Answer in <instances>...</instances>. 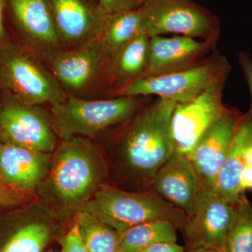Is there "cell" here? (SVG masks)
Returning a JSON list of instances; mask_svg holds the SVG:
<instances>
[{
	"label": "cell",
	"mask_w": 252,
	"mask_h": 252,
	"mask_svg": "<svg viewBox=\"0 0 252 252\" xmlns=\"http://www.w3.org/2000/svg\"><path fill=\"white\" fill-rule=\"evenodd\" d=\"M176 104L158 98L92 140L103 155L109 183L129 191L151 190L154 176L175 151L171 124Z\"/></svg>",
	"instance_id": "obj_1"
},
{
	"label": "cell",
	"mask_w": 252,
	"mask_h": 252,
	"mask_svg": "<svg viewBox=\"0 0 252 252\" xmlns=\"http://www.w3.org/2000/svg\"><path fill=\"white\" fill-rule=\"evenodd\" d=\"M51 154L49 172L35 194L67 230L83 207L109 183L108 169L100 149L87 137L61 140Z\"/></svg>",
	"instance_id": "obj_2"
},
{
	"label": "cell",
	"mask_w": 252,
	"mask_h": 252,
	"mask_svg": "<svg viewBox=\"0 0 252 252\" xmlns=\"http://www.w3.org/2000/svg\"><path fill=\"white\" fill-rule=\"evenodd\" d=\"M58 251H59V250H56L54 247H52V248H49L46 252H57Z\"/></svg>",
	"instance_id": "obj_34"
},
{
	"label": "cell",
	"mask_w": 252,
	"mask_h": 252,
	"mask_svg": "<svg viewBox=\"0 0 252 252\" xmlns=\"http://www.w3.org/2000/svg\"><path fill=\"white\" fill-rule=\"evenodd\" d=\"M142 13V32L149 38L173 34L218 40V18L193 0H145Z\"/></svg>",
	"instance_id": "obj_7"
},
{
	"label": "cell",
	"mask_w": 252,
	"mask_h": 252,
	"mask_svg": "<svg viewBox=\"0 0 252 252\" xmlns=\"http://www.w3.org/2000/svg\"><path fill=\"white\" fill-rule=\"evenodd\" d=\"M149 39L147 34L142 33L123 46L107 63V79L119 86L117 91L145 75L149 63Z\"/></svg>",
	"instance_id": "obj_20"
},
{
	"label": "cell",
	"mask_w": 252,
	"mask_h": 252,
	"mask_svg": "<svg viewBox=\"0 0 252 252\" xmlns=\"http://www.w3.org/2000/svg\"><path fill=\"white\" fill-rule=\"evenodd\" d=\"M18 30V42L32 51L50 56L61 39L48 0H8Z\"/></svg>",
	"instance_id": "obj_13"
},
{
	"label": "cell",
	"mask_w": 252,
	"mask_h": 252,
	"mask_svg": "<svg viewBox=\"0 0 252 252\" xmlns=\"http://www.w3.org/2000/svg\"><path fill=\"white\" fill-rule=\"evenodd\" d=\"M222 252H252V205L248 199L237 208Z\"/></svg>",
	"instance_id": "obj_24"
},
{
	"label": "cell",
	"mask_w": 252,
	"mask_h": 252,
	"mask_svg": "<svg viewBox=\"0 0 252 252\" xmlns=\"http://www.w3.org/2000/svg\"><path fill=\"white\" fill-rule=\"evenodd\" d=\"M36 200L38 199L35 194L15 188L0 176V209L21 206Z\"/></svg>",
	"instance_id": "obj_25"
},
{
	"label": "cell",
	"mask_w": 252,
	"mask_h": 252,
	"mask_svg": "<svg viewBox=\"0 0 252 252\" xmlns=\"http://www.w3.org/2000/svg\"><path fill=\"white\" fill-rule=\"evenodd\" d=\"M51 56L53 74L61 86L70 91L86 89L107 64L99 36L77 49L57 51Z\"/></svg>",
	"instance_id": "obj_17"
},
{
	"label": "cell",
	"mask_w": 252,
	"mask_h": 252,
	"mask_svg": "<svg viewBox=\"0 0 252 252\" xmlns=\"http://www.w3.org/2000/svg\"><path fill=\"white\" fill-rule=\"evenodd\" d=\"M51 154L0 142V176L15 188L35 194L49 172Z\"/></svg>",
	"instance_id": "obj_18"
},
{
	"label": "cell",
	"mask_w": 252,
	"mask_h": 252,
	"mask_svg": "<svg viewBox=\"0 0 252 252\" xmlns=\"http://www.w3.org/2000/svg\"><path fill=\"white\" fill-rule=\"evenodd\" d=\"M61 142L51 114L2 95L0 98V142L52 153Z\"/></svg>",
	"instance_id": "obj_9"
},
{
	"label": "cell",
	"mask_w": 252,
	"mask_h": 252,
	"mask_svg": "<svg viewBox=\"0 0 252 252\" xmlns=\"http://www.w3.org/2000/svg\"><path fill=\"white\" fill-rule=\"evenodd\" d=\"M187 252H222L220 250H212V249H195V250H187Z\"/></svg>",
	"instance_id": "obj_33"
},
{
	"label": "cell",
	"mask_w": 252,
	"mask_h": 252,
	"mask_svg": "<svg viewBox=\"0 0 252 252\" xmlns=\"http://www.w3.org/2000/svg\"><path fill=\"white\" fill-rule=\"evenodd\" d=\"M143 33L140 6L133 11L109 14L99 36L107 63L123 46Z\"/></svg>",
	"instance_id": "obj_21"
},
{
	"label": "cell",
	"mask_w": 252,
	"mask_h": 252,
	"mask_svg": "<svg viewBox=\"0 0 252 252\" xmlns=\"http://www.w3.org/2000/svg\"><path fill=\"white\" fill-rule=\"evenodd\" d=\"M61 40L83 44L98 37L107 14L91 0H48Z\"/></svg>",
	"instance_id": "obj_15"
},
{
	"label": "cell",
	"mask_w": 252,
	"mask_h": 252,
	"mask_svg": "<svg viewBox=\"0 0 252 252\" xmlns=\"http://www.w3.org/2000/svg\"><path fill=\"white\" fill-rule=\"evenodd\" d=\"M169 220H154L135 225L120 233L119 252H140L155 244L177 242V230Z\"/></svg>",
	"instance_id": "obj_22"
},
{
	"label": "cell",
	"mask_w": 252,
	"mask_h": 252,
	"mask_svg": "<svg viewBox=\"0 0 252 252\" xmlns=\"http://www.w3.org/2000/svg\"><path fill=\"white\" fill-rule=\"evenodd\" d=\"M98 2L109 15L133 11L141 5V0H98Z\"/></svg>",
	"instance_id": "obj_27"
},
{
	"label": "cell",
	"mask_w": 252,
	"mask_h": 252,
	"mask_svg": "<svg viewBox=\"0 0 252 252\" xmlns=\"http://www.w3.org/2000/svg\"><path fill=\"white\" fill-rule=\"evenodd\" d=\"M81 212L89 214L119 233L154 220L171 221L182 233L188 221L185 212L154 190L129 191L110 183L101 187Z\"/></svg>",
	"instance_id": "obj_3"
},
{
	"label": "cell",
	"mask_w": 252,
	"mask_h": 252,
	"mask_svg": "<svg viewBox=\"0 0 252 252\" xmlns=\"http://www.w3.org/2000/svg\"><path fill=\"white\" fill-rule=\"evenodd\" d=\"M65 232L39 200L0 209V252H46Z\"/></svg>",
	"instance_id": "obj_6"
},
{
	"label": "cell",
	"mask_w": 252,
	"mask_h": 252,
	"mask_svg": "<svg viewBox=\"0 0 252 252\" xmlns=\"http://www.w3.org/2000/svg\"><path fill=\"white\" fill-rule=\"evenodd\" d=\"M73 222L77 225L89 252H119L120 233L84 212Z\"/></svg>",
	"instance_id": "obj_23"
},
{
	"label": "cell",
	"mask_w": 252,
	"mask_h": 252,
	"mask_svg": "<svg viewBox=\"0 0 252 252\" xmlns=\"http://www.w3.org/2000/svg\"><path fill=\"white\" fill-rule=\"evenodd\" d=\"M142 96H117L104 99L67 97L51 106V120L61 140L73 137L97 138L114 130L147 104Z\"/></svg>",
	"instance_id": "obj_4"
},
{
	"label": "cell",
	"mask_w": 252,
	"mask_h": 252,
	"mask_svg": "<svg viewBox=\"0 0 252 252\" xmlns=\"http://www.w3.org/2000/svg\"><path fill=\"white\" fill-rule=\"evenodd\" d=\"M140 252H187V250L174 242H167L155 244Z\"/></svg>",
	"instance_id": "obj_29"
},
{
	"label": "cell",
	"mask_w": 252,
	"mask_h": 252,
	"mask_svg": "<svg viewBox=\"0 0 252 252\" xmlns=\"http://www.w3.org/2000/svg\"><path fill=\"white\" fill-rule=\"evenodd\" d=\"M2 97V94H1V89H0V98Z\"/></svg>",
	"instance_id": "obj_35"
},
{
	"label": "cell",
	"mask_w": 252,
	"mask_h": 252,
	"mask_svg": "<svg viewBox=\"0 0 252 252\" xmlns=\"http://www.w3.org/2000/svg\"><path fill=\"white\" fill-rule=\"evenodd\" d=\"M200 182L193 164L176 150L154 176L151 190L190 217L193 214Z\"/></svg>",
	"instance_id": "obj_16"
},
{
	"label": "cell",
	"mask_w": 252,
	"mask_h": 252,
	"mask_svg": "<svg viewBox=\"0 0 252 252\" xmlns=\"http://www.w3.org/2000/svg\"><path fill=\"white\" fill-rule=\"evenodd\" d=\"M230 65L223 56L216 55L195 67L177 72L147 76L132 81L117 91V96L157 95L177 104L189 102L219 78L228 75Z\"/></svg>",
	"instance_id": "obj_8"
},
{
	"label": "cell",
	"mask_w": 252,
	"mask_h": 252,
	"mask_svg": "<svg viewBox=\"0 0 252 252\" xmlns=\"http://www.w3.org/2000/svg\"><path fill=\"white\" fill-rule=\"evenodd\" d=\"M217 40H198L183 35L154 36L149 39L148 67L144 77L177 72L207 61Z\"/></svg>",
	"instance_id": "obj_14"
},
{
	"label": "cell",
	"mask_w": 252,
	"mask_h": 252,
	"mask_svg": "<svg viewBox=\"0 0 252 252\" xmlns=\"http://www.w3.org/2000/svg\"><path fill=\"white\" fill-rule=\"evenodd\" d=\"M6 0H0V45L12 40L4 23V9Z\"/></svg>",
	"instance_id": "obj_30"
},
{
	"label": "cell",
	"mask_w": 252,
	"mask_h": 252,
	"mask_svg": "<svg viewBox=\"0 0 252 252\" xmlns=\"http://www.w3.org/2000/svg\"><path fill=\"white\" fill-rule=\"evenodd\" d=\"M57 243L61 246L62 252H89L79 228L74 222L59 239Z\"/></svg>",
	"instance_id": "obj_26"
},
{
	"label": "cell",
	"mask_w": 252,
	"mask_h": 252,
	"mask_svg": "<svg viewBox=\"0 0 252 252\" xmlns=\"http://www.w3.org/2000/svg\"><path fill=\"white\" fill-rule=\"evenodd\" d=\"M240 205L230 203L217 190L200 187L193 214L188 217L182 232L186 250L204 248L222 252Z\"/></svg>",
	"instance_id": "obj_10"
},
{
	"label": "cell",
	"mask_w": 252,
	"mask_h": 252,
	"mask_svg": "<svg viewBox=\"0 0 252 252\" xmlns=\"http://www.w3.org/2000/svg\"><path fill=\"white\" fill-rule=\"evenodd\" d=\"M252 144V116L243 114L229 152L220 169L217 182V191L233 205H238L247 197L240 188V177L246 166L245 154Z\"/></svg>",
	"instance_id": "obj_19"
},
{
	"label": "cell",
	"mask_w": 252,
	"mask_h": 252,
	"mask_svg": "<svg viewBox=\"0 0 252 252\" xmlns=\"http://www.w3.org/2000/svg\"><path fill=\"white\" fill-rule=\"evenodd\" d=\"M245 162L246 165L252 167V144L249 147L245 154Z\"/></svg>",
	"instance_id": "obj_32"
},
{
	"label": "cell",
	"mask_w": 252,
	"mask_h": 252,
	"mask_svg": "<svg viewBox=\"0 0 252 252\" xmlns=\"http://www.w3.org/2000/svg\"><path fill=\"white\" fill-rule=\"evenodd\" d=\"M242 116L236 109L224 107L189 157L198 174L200 187L217 190L219 174L229 152Z\"/></svg>",
	"instance_id": "obj_12"
},
{
	"label": "cell",
	"mask_w": 252,
	"mask_h": 252,
	"mask_svg": "<svg viewBox=\"0 0 252 252\" xmlns=\"http://www.w3.org/2000/svg\"><path fill=\"white\" fill-rule=\"evenodd\" d=\"M0 89L2 95L31 106H51L67 97L32 51L14 39L0 45Z\"/></svg>",
	"instance_id": "obj_5"
},
{
	"label": "cell",
	"mask_w": 252,
	"mask_h": 252,
	"mask_svg": "<svg viewBox=\"0 0 252 252\" xmlns=\"http://www.w3.org/2000/svg\"><path fill=\"white\" fill-rule=\"evenodd\" d=\"M239 64L243 70L244 76L250 89L251 94V108L250 112L252 116V60L251 56L247 52H241L238 56Z\"/></svg>",
	"instance_id": "obj_28"
},
{
	"label": "cell",
	"mask_w": 252,
	"mask_h": 252,
	"mask_svg": "<svg viewBox=\"0 0 252 252\" xmlns=\"http://www.w3.org/2000/svg\"><path fill=\"white\" fill-rule=\"evenodd\" d=\"M144 1H145V0H141V4H142V3H143Z\"/></svg>",
	"instance_id": "obj_36"
},
{
	"label": "cell",
	"mask_w": 252,
	"mask_h": 252,
	"mask_svg": "<svg viewBox=\"0 0 252 252\" xmlns=\"http://www.w3.org/2000/svg\"><path fill=\"white\" fill-rule=\"evenodd\" d=\"M240 188L243 193L248 189L252 190V167L246 165L240 177Z\"/></svg>",
	"instance_id": "obj_31"
},
{
	"label": "cell",
	"mask_w": 252,
	"mask_h": 252,
	"mask_svg": "<svg viewBox=\"0 0 252 252\" xmlns=\"http://www.w3.org/2000/svg\"><path fill=\"white\" fill-rule=\"evenodd\" d=\"M57 252H61V251H58Z\"/></svg>",
	"instance_id": "obj_37"
},
{
	"label": "cell",
	"mask_w": 252,
	"mask_h": 252,
	"mask_svg": "<svg viewBox=\"0 0 252 252\" xmlns=\"http://www.w3.org/2000/svg\"><path fill=\"white\" fill-rule=\"evenodd\" d=\"M228 76L219 78L191 100L176 104L172 117V137L176 150L188 158L224 108L222 95Z\"/></svg>",
	"instance_id": "obj_11"
}]
</instances>
